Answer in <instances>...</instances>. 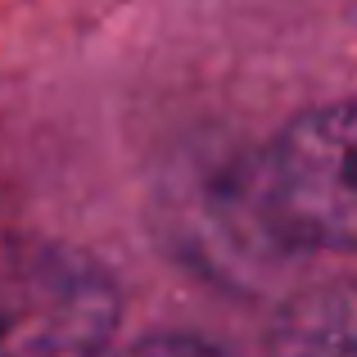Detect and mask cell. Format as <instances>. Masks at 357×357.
I'll return each mask as SVG.
<instances>
[{"instance_id": "2", "label": "cell", "mask_w": 357, "mask_h": 357, "mask_svg": "<svg viewBox=\"0 0 357 357\" xmlns=\"http://www.w3.org/2000/svg\"><path fill=\"white\" fill-rule=\"evenodd\" d=\"M303 344H307V349L357 353V294L344 298V303H335V307H321V312L312 317V326H307Z\"/></svg>"}, {"instance_id": "3", "label": "cell", "mask_w": 357, "mask_h": 357, "mask_svg": "<svg viewBox=\"0 0 357 357\" xmlns=\"http://www.w3.org/2000/svg\"><path fill=\"white\" fill-rule=\"evenodd\" d=\"M0 340H5V335H0Z\"/></svg>"}, {"instance_id": "1", "label": "cell", "mask_w": 357, "mask_h": 357, "mask_svg": "<svg viewBox=\"0 0 357 357\" xmlns=\"http://www.w3.org/2000/svg\"><path fill=\"white\" fill-rule=\"evenodd\" d=\"M271 240L289 249H357V96L294 114L253 176Z\"/></svg>"}]
</instances>
